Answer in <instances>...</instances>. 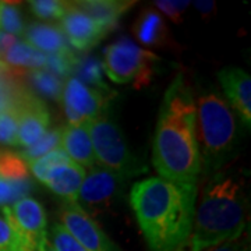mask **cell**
Segmentation results:
<instances>
[{"mask_svg":"<svg viewBox=\"0 0 251 251\" xmlns=\"http://www.w3.org/2000/svg\"><path fill=\"white\" fill-rule=\"evenodd\" d=\"M196 120L194 95L180 73L163 95L153 137L152 162L162 179L197 184L202 162Z\"/></svg>","mask_w":251,"mask_h":251,"instance_id":"6da1fadb","label":"cell"},{"mask_svg":"<svg viewBox=\"0 0 251 251\" xmlns=\"http://www.w3.org/2000/svg\"><path fill=\"white\" fill-rule=\"evenodd\" d=\"M197 184L148 177L134 183L130 204L151 251H175L188 242L196 214Z\"/></svg>","mask_w":251,"mask_h":251,"instance_id":"7a4b0ae2","label":"cell"},{"mask_svg":"<svg viewBox=\"0 0 251 251\" xmlns=\"http://www.w3.org/2000/svg\"><path fill=\"white\" fill-rule=\"evenodd\" d=\"M249 216V198L234 175L218 173L206 184L193 229L188 251H204L244 234Z\"/></svg>","mask_w":251,"mask_h":251,"instance_id":"3957f363","label":"cell"},{"mask_svg":"<svg viewBox=\"0 0 251 251\" xmlns=\"http://www.w3.org/2000/svg\"><path fill=\"white\" fill-rule=\"evenodd\" d=\"M196 102V135L201 162L216 169L227 161L237 141L233 109L216 90L200 92Z\"/></svg>","mask_w":251,"mask_h":251,"instance_id":"277c9868","label":"cell"},{"mask_svg":"<svg viewBox=\"0 0 251 251\" xmlns=\"http://www.w3.org/2000/svg\"><path fill=\"white\" fill-rule=\"evenodd\" d=\"M95 161L100 168L112 172L122 180L138 176L147 166L137 161L128 148L119 126L106 116H99L88 122Z\"/></svg>","mask_w":251,"mask_h":251,"instance_id":"5b68a950","label":"cell"},{"mask_svg":"<svg viewBox=\"0 0 251 251\" xmlns=\"http://www.w3.org/2000/svg\"><path fill=\"white\" fill-rule=\"evenodd\" d=\"M159 56L135 45L128 38H120L103 52V73L115 84L148 85L155 74Z\"/></svg>","mask_w":251,"mask_h":251,"instance_id":"8992f818","label":"cell"},{"mask_svg":"<svg viewBox=\"0 0 251 251\" xmlns=\"http://www.w3.org/2000/svg\"><path fill=\"white\" fill-rule=\"evenodd\" d=\"M1 212L17 234L20 251H45L48 243L46 214L42 204L32 197H24Z\"/></svg>","mask_w":251,"mask_h":251,"instance_id":"52a82bcc","label":"cell"},{"mask_svg":"<svg viewBox=\"0 0 251 251\" xmlns=\"http://www.w3.org/2000/svg\"><path fill=\"white\" fill-rule=\"evenodd\" d=\"M122 184L123 180L112 172L94 166L90 173L85 175L75 202L91 218L100 215L112 206L113 200L120 193Z\"/></svg>","mask_w":251,"mask_h":251,"instance_id":"ba28073f","label":"cell"},{"mask_svg":"<svg viewBox=\"0 0 251 251\" xmlns=\"http://www.w3.org/2000/svg\"><path fill=\"white\" fill-rule=\"evenodd\" d=\"M62 226L87 251H119L99 225L77 202H66L60 209Z\"/></svg>","mask_w":251,"mask_h":251,"instance_id":"9c48e42d","label":"cell"},{"mask_svg":"<svg viewBox=\"0 0 251 251\" xmlns=\"http://www.w3.org/2000/svg\"><path fill=\"white\" fill-rule=\"evenodd\" d=\"M62 32L75 52H87L106 36L103 29L92 18L80 10L75 3H69L60 20Z\"/></svg>","mask_w":251,"mask_h":251,"instance_id":"30bf717a","label":"cell"},{"mask_svg":"<svg viewBox=\"0 0 251 251\" xmlns=\"http://www.w3.org/2000/svg\"><path fill=\"white\" fill-rule=\"evenodd\" d=\"M110 95L112 92L105 94L103 91L95 90L82 84L75 77H69L63 87L60 102L63 105H67L84 120L90 122L102 116L103 110L108 106Z\"/></svg>","mask_w":251,"mask_h":251,"instance_id":"8fae6325","label":"cell"},{"mask_svg":"<svg viewBox=\"0 0 251 251\" xmlns=\"http://www.w3.org/2000/svg\"><path fill=\"white\" fill-rule=\"evenodd\" d=\"M50 125L49 110L35 94H28L20 105V120H18L16 147L23 150L41 138Z\"/></svg>","mask_w":251,"mask_h":251,"instance_id":"7c38bea8","label":"cell"},{"mask_svg":"<svg viewBox=\"0 0 251 251\" xmlns=\"http://www.w3.org/2000/svg\"><path fill=\"white\" fill-rule=\"evenodd\" d=\"M218 80L222 87L229 106L242 117L243 125L251 126V77L239 67H226L218 73Z\"/></svg>","mask_w":251,"mask_h":251,"instance_id":"4fadbf2b","label":"cell"},{"mask_svg":"<svg viewBox=\"0 0 251 251\" xmlns=\"http://www.w3.org/2000/svg\"><path fill=\"white\" fill-rule=\"evenodd\" d=\"M60 147L72 159V162L82 168L85 166L92 169L97 165L90 130H88V122L81 126H66L63 128Z\"/></svg>","mask_w":251,"mask_h":251,"instance_id":"5bb4252c","label":"cell"},{"mask_svg":"<svg viewBox=\"0 0 251 251\" xmlns=\"http://www.w3.org/2000/svg\"><path fill=\"white\" fill-rule=\"evenodd\" d=\"M84 177L85 169L74 162H70L50 172L49 176L44 180V184L53 194L66 200V202H75Z\"/></svg>","mask_w":251,"mask_h":251,"instance_id":"9a60e30c","label":"cell"},{"mask_svg":"<svg viewBox=\"0 0 251 251\" xmlns=\"http://www.w3.org/2000/svg\"><path fill=\"white\" fill-rule=\"evenodd\" d=\"M133 4V1L117 0H85L75 3V6L85 14H88L103 29L106 35L117 27L120 17L127 10L131 9Z\"/></svg>","mask_w":251,"mask_h":251,"instance_id":"2e32d148","label":"cell"},{"mask_svg":"<svg viewBox=\"0 0 251 251\" xmlns=\"http://www.w3.org/2000/svg\"><path fill=\"white\" fill-rule=\"evenodd\" d=\"M25 42L36 50L45 54H52L64 50L70 46L67 45V39L62 29L52 24L45 23H32L24 29Z\"/></svg>","mask_w":251,"mask_h":251,"instance_id":"e0dca14e","label":"cell"},{"mask_svg":"<svg viewBox=\"0 0 251 251\" xmlns=\"http://www.w3.org/2000/svg\"><path fill=\"white\" fill-rule=\"evenodd\" d=\"M134 34L143 45L152 48L166 45L169 36L165 20L153 9L141 11L134 24Z\"/></svg>","mask_w":251,"mask_h":251,"instance_id":"ac0fdd59","label":"cell"},{"mask_svg":"<svg viewBox=\"0 0 251 251\" xmlns=\"http://www.w3.org/2000/svg\"><path fill=\"white\" fill-rule=\"evenodd\" d=\"M1 62L16 70L31 72V70L42 69L45 66L46 54L28 45L25 41H18L17 44L4 54Z\"/></svg>","mask_w":251,"mask_h":251,"instance_id":"d6986e66","label":"cell"},{"mask_svg":"<svg viewBox=\"0 0 251 251\" xmlns=\"http://www.w3.org/2000/svg\"><path fill=\"white\" fill-rule=\"evenodd\" d=\"M75 73V78L80 80L82 84H88L91 88L103 91V92H112L108 84L103 80V67L102 63L99 62L97 57L94 56H78L75 66H74V72Z\"/></svg>","mask_w":251,"mask_h":251,"instance_id":"ffe728a7","label":"cell"},{"mask_svg":"<svg viewBox=\"0 0 251 251\" xmlns=\"http://www.w3.org/2000/svg\"><path fill=\"white\" fill-rule=\"evenodd\" d=\"M29 84L32 85L34 92L50 100H60L63 94V81L48 70H31L27 73Z\"/></svg>","mask_w":251,"mask_h":251,"instance_id":"44dd1931","label":"cell"},{"mask_svg":"<svg viewBox=\"0 0 251 251\" xmlns=\"http://www.w3.org/2000/svg\"><path fill=\"white\" fill-rule=\"evenodd\" d=\"M0 177L11 183L29 180V166L20 152L0 150Z\"/></svg>","mask_w":251,"mask_h":251,"instance_id":"7402d4cb","label":"cell"},{"mask_svg":"<svg viewBox=\"0 0 251 251\" xmlns=\"http://www.w3.org/2000/svg\"><path fill=\"white\" fill-rule=\"evenodd\" d=\"M62 127L48 128L44 133V135L41 138H38L32 145H29L28 148H24L23 151H20V155L29 165V163L35 162L36 159L45 156L46 153L52 152L54 150L60 148V145H62Z\"/></svg>","mask_w":251,"mask_h":251,"instance_id":"603a6c76","label":"cell"},{"mask_svg":"<svg viewBox=\"0 0 251 251\" xmlns=\"http://www.w3.org/2000/svg\"><path fill=\"white\" fill-rule=\"evenodd\" d=\"M78 59V53L73 50L72 48H67L64 50L46 56V70L59 77L60 80L70 77L74 72V66Z\"/></svg>","mask_w":251,"mask_h":251,"instance_id":"cb8c5ba5","label":"cell"},{"mask_svg":"<svg viewBox=\"0 0 251 251\" xmlns=\"http://www.w3.org/2000/svg\"><path fill=\"white\" fill-rule=\"evenodd\" d=\"M72 159L67 156V153L63 151L62 148H57L52 152L46 153L45 156L36 159L35 162L29 163V169L31 173L34 175L36 180H39L41 183H44V180L49 176V173L54 171L56 168L62 166V165H67L70 163Z\"/></svg>","mask_w":251,"mask_h":251,"instance_id":"d4e9b609","label":"cell"},{"mask_svg":"<svg viewBox=\"0 0 251 251\" xmlns=\"http://www.w3.org/2000/svg\"><path fill=\"white\" fill-rule=\"evenodd\" d=\"M0 29L17 38L24 34L25 25L17 3L0 1Z\"/></svg>","mask_w":251,"mask_h":251,"instance_id":"484cf974","label":"cell"},{"mask_svg":"<svg viewBox=\"0 0 251 251\" xmlns=\"http://www.w3.org/2000/svg\"><path fill=\"white\" fill-rule=\"evenodd\" d=\"M29 9L41 20H62L69 3L60 0H34L29 1Z\"/></svg>","mask_w":251,"mask_h":251,"instance_id":"4316f807","label":"cell"},{"mask_svg":"<svg viewBox=\"0 0 251 251\" xmlns=\"http://www.w3.org/2000/svg\"><path fill=\"white\" fill-rule=\"evenodd\" d=\"M21 105V103H20ZM20 105L0 113V144L16 147L18 120H20Z\"/></svg>","mask_w":251,"mask_h":251,"instance_id":"83f0119b","label":"cell"},{"mask_svg":"<svg viewBox=\"0 0 251 251\" xmlns=\"http://www.w3.org/2000/svg\"><path fill=\"white\" fill-rule=\"evenodd\" d=\"M31 190V180L21 183H11L0 177V206L13 205L16 201L27 196Z\"/></svg>","mask_w":251,"mask_h":251,"instance_id":"f1b7e54d","label":"cell"},{"mask_svg":"<svg viewBox=\"0 0 251 251\" xmlns=\"http://www.w3.org/2000/svg\"><path fill=\"white\" fill-rule=\"evenodd\" d=\"M48 242L56 251H87L60 224L52 225Z\"/></svg>","mask_w":251,"mask_h":251,"instance_id":"f546056e","label":"cell"},{"mask_svg":"<svg viewBox=\"0 0 251 251\" xmlns=\"http://www.w3.org/2000/svg\"><path fill=\"white\" fill-rule=\"evenodd\" d=\"M0 251H20L17 234L4 214H0Z\"/></svg>","mask_w":251,"mask_h":251,"instance_id":"4dcf8cb0","label":"cell"},{"mask_svg":"<svg viewBox=\"0 0 251 251\" xmlns=\"http://www.w3.org/2000/svg\"><path fill=\"white\" fill-rule=\"evenodd\" d=\"M155 6L161 10L165 16H168V17L171 18L172 21L179 23L180 20H181L183 13L190 6V1H187V0H183V1H177V0H158V1H155Z\"/></svg>","mask_w":251,"mask_h":251,"instance_id":"1f68e13d","label":"cell"},{"mask_svg":"<svg viewBox=\"0 0 251 251\" xmlns=\"http://www.w3.org/2000/svg\"><path fill=\"white\" fill-rule=\"evenodd\" d=\"M242 237V236H240ZM236 239V240H229V242L221 243L218 246L209 247L204 251H249V244L243 239Z\"/></svg>","mask_w":251,"mask_h":251,"instance_id":"d6a6232c","label":"cell"},{"mask_svg":"<svg viewBox=\"0 0 251 251\" xmlns=\"http://www.w3.org/2000/svg\"><path fill=\"white\" fill-rule=\"evenodd\" d=\"M18 42V38L14 35H10L7 32H3L0 29V62L3 60L4 54L9 52L13 46Z\"/></svg>","mask_w":251,"mask_h":251,"instance_id":"836d02e7","label":"cell"},{"mask_svg":"<svg viewBox=\"0 0 251 251\" xmlns=\"http://www.w3.org/2000/svg\"><path fill=\"white\" fill-rule=\"evenodd\" d=\"M193 4H194V7H196L201 14H204V16L211 14L212 10L215 9V3H214V1H204V0H201V1H194Z\"/></svg>","mask_w":251,"mask_h":251,"instance_id":"e575fe53","label":"cell"},{"mask_svg":"<svg viewBox=\"0 0 251 251\" xmlns=\"http://www.w3.org/2000/svg\"><path fill=\"white\" fill-rule=\"evenodd\" d=\"M7 69H9V66H7V64H4L3 62H0V77H1V75L6 73V70H7Z\"/></svg>","mask_w":251,"mask_h":251,"instance_id":"d590c367","label":"cell"},{"mask_svg":"<svg viewBox=\"0 0 251 251\" xmlns=\"http://www.w3.org/2000/svg\"><path fill=\"white\" fill-rule=\"evenodd\" d=\"M175 251H188V244H187V243H186V244L180 246L179 249H177V250H175Z\"/></svg>","mask_w":251,"mask_h":251,"instance_id":"8d00e7d4","label":"cell"},{"mask_svg":"<svg viewBox=\"0 0 251 251\" xmlns=\"http://www.w3.org/2000/svg\"><path fill=\"white\" fill-rule=\"evenodd\" d=\"M45 251H56V250H54L53 247L50 246V243L48 242V243H46V246H45Z\"/></svg>","mask_w":251,"mask_h":251,"instance_id":"74e56055","label":"cell"}]
</instances>
